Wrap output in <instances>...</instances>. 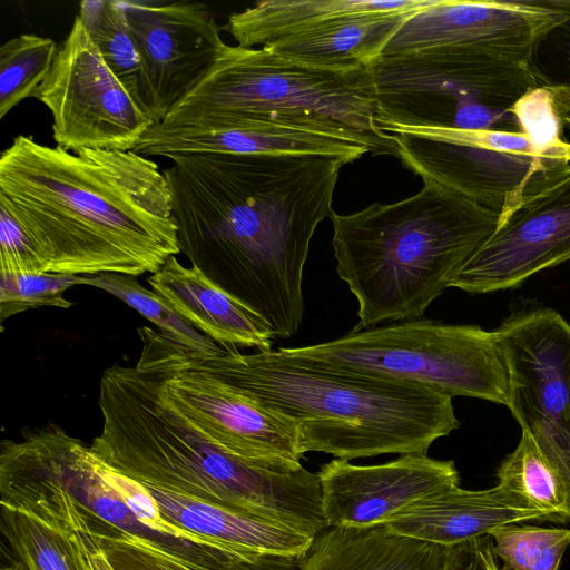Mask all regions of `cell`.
Segmentation results:
<instances>
[{"mask_svg":"<svg viewBox=\"0 0 570 570\" xmlns=\"http://www.w3.org/2000/svg\"><path fill=\"white\" fill-rule=\"evenodd\" d=\"M318 474L322 509L328 527L382 524L411 504L460 485L453 461L423 453L402 454L377 465H355L334 459Z\"/></svg>","mask_w":570,"mask_h":570,"instance_id":"cell-17","label":"cell"},{"mask_svg":"<svg viewBox=\"0 0 570 570\" xmlns=\"http://www.w3.org/2000/svg\"><path fill=\"white\" fill-rule=\"evenodd\" d=\"M99 407L102 430L90 449L126 476L311 538L328 528L318 474L275 471L224 451L164 395L145 360L105 371Z\"/></svg>","mask_w":570,"mask_h":570,"instance_id":"cell-3","label":"cell"},{"mask_svg":"<svg viewBox=\"0 0 570 570\" xmlns=\"http://www.w3.org/2000/svg\"><path fill=\"white\" fill-rule=\"evenodd\" d=\"M415 13L342 17L263 48L279 57L313 66L371 67L382 56L390 39Z\"/></svg>","mask_w":570,"mask_h":570,"instance_id":"cell-23","label":"cell"},{"mask_svg":"<svg viewBox=\"0 0 570 570\" xmlns=\"http://www.w3.org/2000/svg\"><path fill=\"white\" fill-rule=\"evenodd\" d=\"M328 218L336 272L357 299L360 331L422 316L493 235L500 214L424 183L409 198Z\"/></svg>","mask_w":570,"mask_h":570,"instance_id":"cell-5","label":"cell"},{"mask_svg":"<svg viewBox=\"0 0 570 570\" xmlns=\"http://www.w3.org/2000/svg\"><path fill=\"white\" fill-rule=\"evenodd\" d=\"M570 261V165L535 183L450 287L470 294L510 289Z\"/></svg>","mask_w":570,"mask_h":570,"instance_id":"cell-15","label":"cell"},{"mask_svg":"<svg viewBox=\"0 0 570 570\" xmlns=\"http://www.w3.org/2000/svg\"><path fill=\"white\" fill-rule=\"evenodd\" d=\"M140 358L160 374V391L224 451L275 471H296L304 455L299 425L190 366L183 345L150 327L138 328Z\"/></svg>","mask_w":570,"mask_h":570,"instance_id":"cell-10","label":"cell"},{"mask_svg":"<svg viewBox=\"0 0 570 570\" xmlns=\"http://www.w3.org/2000/svg\"><path fill=\"white\" fill-rule=\"evenodd\" d=\"M33 98L52 116L57 146L135 150L156 125L115 76L77 14Z\"/></svg>","mask_w":570,"mask_h":570,"instance_id":"cell-12","label":"cell"},{"mask_svg":"<svg viewBox=\"0 0 570 570\" xmlns=\"http://www.w3.org/2000/svg\"><path fill=\"white\" fill-rule=\"evenodd\" d=\"M278 350L318 367L414 383L452 397L508 404V370L498 335L476 325L409 320Z\"/></svg>","mask_w":570,"mask_h":570,"instance_id":"cell-7","label":"cell"},{"mask_svg":"<svg viewBox=\"0 0 570 570\" xmlns=\"http://www.w3.org/2000/svg\"><path fill=\"white\" fill-rule=\"evenodd\" d=\"M142 63V104L158 124L209 72L225 42L195 1H122Z\"/></svg>","mask_w":570,"mask_h":570,"instance_id":"cell-16","label":"cell"},{"mask_svg":"<svg viewBox=\"0 0 570 570\" xmlns=\"http://www.w3.org/2000/svg\"><path fill=\"white\" fill-rule=\"evenodd\" d=\"M78 16L106 65L146 110L141 58L122 1L85 0L79 4Z\"/></svg>","mask_w":570,"mask_h":570,"instance_id":"cell-26","label":"cell"},{"mask_svg":"<svg viewBox=\"0 0 570 570\" xmlns=\"http://www.w3.org/2000/svg\"><path fill=\"white\" fill-rule=\"evenodd\" d=\"M436 0H263L228 17L224 29L237 46L263 47L333 19L419 12Z\"/></svg>","mask_w":570,"mask_h":570,"instance_id":"cell-24","label":"cell"},{"mask_svg":"<svg viewBox=\"0 0 570 570\" xmlns=\"http://www.w3.org/2000/svg\"><path fill=\"white\" fill-rule=\"evenodd\" d=\"M208 114L335 121L365 135L380 155L397 157L394 136L376 121L371 67L313 66L263 47L225 43L209 72L164 120Z\"/></svg>","mask_w":570,"mask_h":570,"instance_id":"cell-6","label":"cell"},{"mask_svg":"<svg viewBox=\"0 0 570 570\" xmlns=\"http://www.w3.org/2000/svg\"><path fill=\"white\" fill-rule=\"evenodd\" d=\"M58 46L50 37L22 33L0 48V118L33 98L50 72Z\"/></svg>","mask_w":570,"mask_h":570,"instance_id":"cell-29","label":"cell"},{"mask_svg":"<svg viewBox=\"0 0 570 570\" xmlns=\"http://www.w3.org/2000/svg\"><path fill=\"white\" fill-rule=\"evenodd\" d=\"M0 504L1 531L29 570H85L70 540L56 523Z\"/></svg>","mask_w":570,"mask_h":570,"instance_id":"cell-27","label":"cell"},{"mask_svg":"<svg viewBox=\"0 0 570 570\" xmlns=\"http://www.w3.org/2000/svg\"><path fill=\"white\" fill-rule=\"evenodd\" d=\"M509 110L534 148L570 159V142L562 136L563 124L548 87L531 88Z\"/></svg>","mask_w":570,"mask_h":570,"instance_id":"cell-33","label":"cell"},{"mask_svg":"<svg viewBox=\"0 0 570 570\" xmlns=\"http://www.w3.org/2000/svg\"><path fill=\"white\" fill-rule=\"evenodd\" d=\"M501 570H558L570 544V530L508 523L492 529Z\"/></svg>","mask_w":570,"mask_h":570,"instance_id":"cell-30","label":"cell"},{"mask_svg":"<svg viewBox=\"0 0 570 570\" xmlns=\"http://www.w3.org/2000/svg\"><path fill=\"white\" fill-rule=\"evenodd\" d=\"M0 452L59 487L88 515L144 539L202 570H272L266 556L158 533L139 521L108 474L107 463L55 423L27 429Z\"/></svg>","mask_w":570,"mask_h":570,"instance_id":"cell-11","label":"cell"},{"mask_svg":"<svg viewBox=\"0 0 570 570\" xmlns=\"http://www.w3.org/2000/svg\"><path fill=\"white\" fill-rule=\"evenodd\" d=\"M508 370V404L570 485V324L535 307L495 331Z\"/></svg>","mask_w":570,"mask_h":570,"instance_id":"cell-13","label":"cell"},{"mask_svg":"<svg viewBox=\"0 0 570 570\" xmlns=\"http://www.w3.org/2000/svg\"><path fill=\"white\" fill-rule=\"evenodd\" d=\"M83 513L91 532L115 570H202L159 550L144 539Z\"/></svg>","mask_w":570,"mask_h":570,"instance_id":"cell-32","label":"cell"},{"mask_svg":"<svg viewBox=\"0 0 570 570\" xmlns=\"http://www.w3.org/2000/svg\"><path fill=\"white\" fill-rule=\"evenodd\" d=\"M495 557L492 537H475L445 547L443 570H499Z\"/></svg>","mask_w":570,"mask_h":570,"instance_id":"cell-36","label":"cell"},{"mask_svg":"<svg viewBox=\"0 0 570 570\" xmlns=\"http://www.w3.org/2000/svg\"><path fill=\"white\" fill-rule=\"evenodd\" d=\"M0 570H29L23 562L12 561L8 564H3Z\"/></svg>","mask_w":570,"mask_h":570,"instance_id":"cell-37","label":"cell"},{"mask_svg":"<svg viewBox=\"0 0 570 570\" xmlns=\"http://www.w3.org/2000/svg\"><path fill=\"white\" fill-rule=\"evenodd\" d=\"M564 20L566 14L547 0H436L403 23L382 56L445 46L538 50Z\"/></svg>","mask_w":570,"mask_h":570,"instance_id":"cell-18","label":"cell"},{"mask_svg":"<svg viewBox=\"0 0 570 570\" xmlns=\"http://www.w3.org/2000/svg\"><path fill=\"white\" fill-rule=\"evenodd\" d=\"M144 485L168 522L244 552L303 557L314 539L275 522Z\"/></svg>","mask_w":570,"mask_h":570,"instance_id":"cell-22","label":"cell"},{"mask_svg":"<svg viewBox=\"0 0 570 570\" xmlns=\"http://www.w3.org/2000/svg\"><path fill=\"white\" fill-rule=\"evenodd\" d=\"M170 158L186 154H316L348 164L365 154L379 156L374 142L345 125L246 114H208L154 125L134 150Z\"/></svg>","mask_w":570,"mask_h":570,"instance_id":"cell-14","label":"cell"},{"mask_svg":"<svg viewBox=\"0 0 570 570\" xmlns=\"http://www.w3.org/2000/svg\"><path fill=\"white\" fill-rule=\"evenodd\" d=\"M183 355L190 366L293 419L304 453L346 461L426 454L460 425L452 396L419 384L318 367L279 350L206 356L183 346Z\"/></svg>","mask_w":570,"mask_h":570,"instance_id":"cell-4","label":"cell"},{"mask_svg":"<svg viewBox=\"0 0 570 570\" xmlns=\"http://www.w3.org/2000/svg\"><path fill=\"white\" fill-rule=\"evenodd\" d=\"M86 285L112 294L158 326L167 338L197 354L213 356L225 351L186 322L164 297L142 287L134 276L117 273L91 275L87 277Z\"/></svg>","mask_w":570,"mask_h":570,"instance_id":"cell-28","label":"cell"},{"mask_svg":"<svg viewBox=\"0 0 570 570\" xmlns=\"http://www.w3.org/2000/svg\"><path fill=\"white\" fill-rule=\"evenodd\" d=\"M445 546L393 532L384 523L328 527L314 537L298 570H443Z\"/></svg>","mask_w":570,"mask_h":570,"instance_id":"cell-21","label":"cell"},{"mask_svg":"<svg viewBox=\"0 0 570 570\" xmlns=\"http://www.w3.org/2000/svg\"><path fill=\"white\" fill-rule=\"evenodd\" d=\"M528 520L559 523L553 514L500 484L487 490L455 485L416 501L384 524L393 532L449 547Z\"/></svg>","mask_w":570,"mask_h":570,"instance_id":"cell-19","label":"cell"},{"mask_svg":"<svg viewBox=\"0 0 570 570\" xmlns=\"http://www.w3.org/2000/svg\"><path fill=\"white\" fill-rule=\"evenodd\" d=\"M376 121L399 128H458L474 105L509 109L542 87L533 52L522 48L445 46L381 56L371 66Z\"/></svg>","mask_w":570,"mask_h":570,"instance_id":"cell-8","label":"cell"},{"mask_svg":"<svg viewBox=\"0 0 570 570\" xmlns=\"http://www.w3.org/2000/svg\"><path fill=\"white\" fill-rule=\"evenodd\" d=\"M46 273L45 266L18 220L0 205V274Z\"/></svg>","mask_w":570,"mask_h":570,"instance_id":"cell-34","label":"cell"},{"mask_svg":"<svg viewBox=\"0 0 570 570\" xmlns=\"http://www.w3.org/2000/svg\"><path fill=\"white\" fill-rule=\"evenodd\" d=\"M497 476L498 484L553 514L559 523L570 521V485L528 432L522 431L519 444L501 462Z\"/></svg>","mask_w":570,"mask_h":570,"instance_id":"cell-25","label":"cell"},{"mask_svg":"<svg viewBox=\"0 0 570 570\" xmlns=\"http://www.w3.org/2000/svg\"><path fill=\"white\" fill-rule=\"evenodd\" d=\"M0 205L46 273L135 277L180 253L164 171L134 150L73 153L19 135L0 156Z\"/></svg>","mask_w":570,"mask_h":570,"instance_id":"cell-2","label":"cell"},{"mask_svg":"<svg viewBox=\"0 0 570 570\" xmlns=\"http://www.w3.org/2000/svg\"><path fill=\"white\" fill-rule=\"evenodd\" d=\"M0 320L45 306L69 308L63 297L71 286L85 284L86 276L57 273L0 274Z\"/></svg>","mask_w":570,"mask_h":570,"instance_id":"cell-31","label":"cell"},{"mask_svg":"<svg viewBox=\"0 0 570 570\" xmlns=\"http://www.w3.org/2000/svg\"><path fill=\"white\" fill-rule=\"evenodd\" d=\"M390 135L406 169L498 212V225L535 183L570 165L538 150L520 131L410 127Z\"/></svg>","mask_w":570,"mask_h":570,"instance_id":"cell-9","label":"cell"},{"mask_svg":"<svg viewBox=\"0 0 570 570\" xmlns=\"http://www.w3.org/2000/svg\"><path fill=\"white\" fill-rule=\"evenodd\" d=\"M180 252L242 301L274 337L298 331L303 272L318 224L333 213L340 157L186 154L168 158Z\"/></svg>","mask_w":570,"mask_h":570,"instance_id":"cell-1","label":"cell"},{"mask_svg":"<svg viewBox=\"0 0 570 570\" xmlns=\"http://www.w3.org/2000/svg\"><path fill=\"white\" fill-rule=\"evenodd\" d=\"M148 283L186 322L225 351H236V346L272 350L275 337L266 321L196 266L186 267L173 255Z\"/></svg>","mask_w":570,"mask_h":570,"instance_id":"cell-20","label":"cell"},{"mask_svg":"<svg viewBox=\"0 0 570 570\" xmlns=\"http://www.w3.org/2000/svg\"><path fill=\"white\" fill-rule=\"evenodd\" d=\"M547 2L566 14V20L553 29L539 45L552 48L561 55L566 69L570 72V0H547ZM553 97L554 109L563 125L570 126V78L557 86H549Z\"/></svg>","mask_w":570,"mask_h":570,"instance_id":"cell-35","label":"cell"}]
</instances>
